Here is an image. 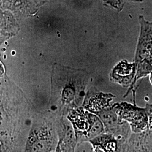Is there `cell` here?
<instances>
[{
    "mask_svg": "<svg viewBox=\"0 0 152 152\" xmlns=\"http://www.w3.org/2000/svg\"><path fill=\"white\" fill-rule=\"evenodd\" d=\"M57 127L58 145L61 152H75L78 142L70 121L62 117L58 121Z\"/></svg>",
    "mask_w": 152,
    "mask_h": 152,
    "instance_id": "obj_8",
    "label": "cell"
},
{
    "mask_svg": "<svg viewBox=\"0 0 152 152\" xmlns=\"http://www.w3.org/2000/svg\"><path fill=\"white\" fill-rule=\"evenodd\" d=\"M91 79L86 69L56 65L52 76V103L62 115L81 107Z\"/></svg>",
    "mask_w": 152,
    "mask_h": 152,
    "instance_id": "obj_1",
    "label": "cell"
},
{
    "mask_svg": "<svg viewBox=\"0 0 152 152\" xmlns=\"http://www.w3.org/2000/svg\"><path fill=\"white\" fill-rule=\"evenodd\" d=\"M58 144L56 128L51 122L44 120L26 144L24 152H54Z\"/></svg>",
    "mask_w": 152,
    "mask_h": 152,
    "instance_id": "obj_4",
    "label": "cell"
},
{
    "mask_svg": "<svg viewBox=\"0 0 152 152\" xmlns=\"http://www.w3.org/2000/svg\"><path fill=\"white\" fill-rule=\"evenodd\" d=\"M136 74L135 63H129L124 60L121 61L110 72L109 79L110 81L118 84L122 87H130L134 80Z\"/></svg>",
    "mask_w": 152,
    "mask_h": 152,
    "instance_id": "obj_9",
    "label": "cell"
},
{
    "mask_svg": "<svg viewBox=\"0 0 152 152\" xmlns=\"http://www.w3.org/2000/svg\"><path fill=\"white\" fill-rule=\"evenodd\" d=\"M120 120L125 121L133 133H140L148 129L149 117L146 107H139L128 102L115 103L112 105Z\"/></svg>",
    "mask_w": 152,
    "mask_h": 152,
    "instance_id": "obj_3",
    "label": "cell"
},
{
    "mask_svg": "<svg viewBox=\"0 0 152 152\" xmlns=\"http://www.w3.org/2000/svg\"><path fill=\"white\" fill-rule=\"evenodd\" d=\"M118 152H152V132L147 129L140 133L132 132L121 144Z\"/></svg>",
    "mask_w": 152,
    "mask_h": 152,
    "instance_id": "obj_7",
    "label": "cell"
},
{
    "mask_svg": "<svg viewBox=\"0 0 152 152\" xmlns=\"http://www.w3.org/2000/svg\"><path fill=\"white\" fill-rule=\"evenodd\" d=\"M92 147L93 152H118L119 142L110 134L103 132L88 142Z\"/></svg>",
    "mask_w": 152,
    "mask_h": 152,
    "instance_id": "obj_10",
    "label": "cell"
},
{
    "mask_svg": "<svg viewBox=\"0 0 152 152\" xmlns=\"http://www.w3.org/2000/svg\"><path fill=\"white\" fill-rule=\"evenodd\" d=\"M115 98L111 93L102 92L95 87L90 88L86 94L82 107L88 112L96 114L111 106L110 103Z\"/></svg>",
    "mask_w": 152,
    "mask_h": 152,
    "instance_id": "obj_6",
    "label": "cell"
},
{
    "mask_svg": "<svg viewBox=\"0 0 152 152\" xmlns=\"http://www.w3.org/2000/svg\"><path fill=\"white\" fill-rule=\"evenodd\" d=\"M67 119L75 131L78 145L88 142L105 132L103 125L98 116L82 106L71 110L67 114Z\"/></svg>",
    "mask_w": 152,
    "mask_h": 152,
    "instance_id": "obj_2",
    "label": "cell"
},
{
    "mask_svg": "<svg viewBox=\"0 0 152 152\" xmlns=\"http://www.w3.org/2000/svg\"><path fill=\"white\" fill-rule=\"evenodd\" d=\"M96 115L101 120L104 131L115 137L122 144L130 137L132 131L129 125L119 119L112 105L97 113Z\"/></svg>",
    "mask_w": 152,
    "mask_h": 152,
    "instance_id": "obj_5",
    "label": "cell"
}]
</instances>
